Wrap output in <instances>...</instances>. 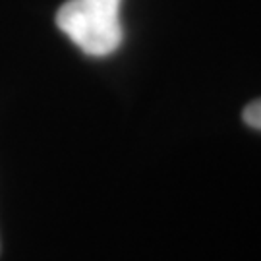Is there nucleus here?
<instances>
[{
  "label": "nucleus",
  "mask_w": 261,
  "mask_h": 261,
  "mask_svg": "<svg viewBox=\"0 0 261 261\" xmlns=\"http://www.w3.org/2000/svg\"><path fill=\"white\" fill-rule=\"evenodd\" d=\"M122 0H68L56 14V25L82 53L109 56L124 41Z\"/></svg>",
  "instance_id": "1"
},
{
  "label": "nucleus",
  "mask_w": 261,
  "mask_h": 261,
  "mask_svg": "<svg viewBox=\"0 0 261 261\" xmlns=\"http://www.w3.org/2000/svg\"><path fill=\"white\" fill-rule=\"evenodd\" d=\"M242 118H244V122L250 126V128L261 132V99H257V101H252V103L244 109Z\"/></svg>",
  "instance_id": "2"
}]
</instances>
